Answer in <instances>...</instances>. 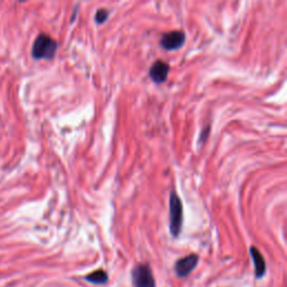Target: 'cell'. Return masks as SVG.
<instances>
[{
	"instance_id": "obj_1",
	"label": "cell",
	"mask_w": 287,
	"mask_h": 287,
	"mask_svg": "<svg viewBox=\"0 0 287 287\" xmlns=\"http://www.w3.org/2000/svg\"><path fill=\"white\" fill-rule=\"evenodd\" d=\"M183 227V204L175 192L169 194V231L173 237H178Z\"/></svg>"
},
{
	"instance_id": "obj_2",
	"label": "cell",
	"mask_w": 287,
	"mask_h": 287,
	"mask_svg": "<svg viewBox=\"0 0 287 287\" xmlns=\"http://www.w3.org/2000/svg\"><path fill=\"white\" fill-rule=\"evenodd\" d=\"M56 50H58L56 42L49 35L41 34L37 36V39L34 42V45H33L32 49V55L36 60H51L54 58Z\"/></svg>"
},
{
	"instance_id": "obj_3",
	"label": "cell",
	"mask_w": 287,
	"mask_h": 287,
	"mask_svg": "<svg viewBox=\"0 0 287 287\" xmlns=\"http://www.w3.org/2000/svg\"><path fill=\"white\" fill-rule=\"evenodd\" d=\"M134 287H156L154 274L147 263H139L131 271Z\"/></svg>"
},
{
	"instance_id": "obj_4",
	"label": "cell",
	"mask_w": 287,
	"mask_h": 287,
	"mask_svg": "<svg viewBox=\"0 0 287 287\" xmlns=\"http://www.w3.org/2000/svg\"><path fill=\"white\" fill-rule=\"evenodd\" d=\"M197 262H199V256L195 255V253L187 255L178 259L175 262V267H174L176 276L180 277V278H184V277L189 276L195 269Z\"/></svg>"
},
{
	"instance_id": "obj_5",
	"label": "cell",
	"mask_w": 287,
	"mask_h": 287,
	"mask_svg": "<svg viewBox=\"0 0 287 287\" xmlns=\"http://www.w3.org/2000/svg\"><path fill=\"white\" fill-rule=\"evenodd\" d=\"M185 34L182 31L169 32L162 36L161 45L163 49L167 51H175L185 43Z\"/></svg>"
},
{
	"instance_id": "obj_6",
	"label": "cell",
	"mask_w": 287,
	"mask_h": 287,
	"mask_svg": "<svg viewBox=\"0 0 287 287\" xmlns=\"http://www.w3.org/2000/svg\"><path fill=\"white\" fill-rule=\"evenodd\" d=\"M169 72V65L163 61H156L149 70V77L155 83H163L166 81Z\"/></svg>"
},
{
	"instance_id": "obj_7",
	"label": "cell",
	"mask_w": 287,
	"mask_h": 287,
	"mask_svg": "<svg viewBox=\"0 0 287 287\" xmlns=\"http://www.w3.org/2000/svg\"><path fill=\"white\" fill-rule=\"evenodd\" d=\"M250 256L252 258L253 265H255L256 278H261L266 272V262L261 252L256 247H250Z\"/></svg>"
},
{
	"instance_id": "obj_8",
	"label": "cell",
	"mask_w": 287,
	"mask_h": 287,
	"mask_svg": "<svg viewBox=\"0 0 287 287\" xmlns=\"http://www.w3.org/2000/svg\"><path fill=\"white\" fill-rule=\"evenodd\" d=\"M84 278H86V280L91 284L103 285L107 283L108 279H109V277H108V274L103 269H98L96 271H92L91 274L87 275Z\"/></svg>"
},
{
	"instance_id": "obj_9",
	"label": "cell",
	"mask_w": 287,
	"mask_h": 287,
	"mask_svg": "<svg viewBox=\"0 0 287 287\" xmlns=\"http://www.w3.org/2000/svg\"><path fill=\"white\" fill-rule=\"evenodd\" d=\"M108 16H109V12L107 9H99L96 13V22L98 24H103L108 20Z\"/></svg>"
},
{
	"instance_id": "obj_10",
	"label": "cell",
	"mask_w": 287,
	"mask_h": 287,
	"mask_svg": "<svg viewBox=\"0 0 287 287\" xmlns=\"http://www.w3.org/2000/svg\"><path fill=\"white\" fill-rule=\"evenodd\" d=\"M209 130H210V128L208 127V128H204V130L202 131V133H201V136H200V139H199V143H200V144H203V143H204V140H205V138H208Z\"/></svg>"
}]
</instances>
